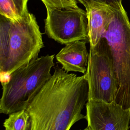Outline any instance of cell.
Here are the masks:
<instances>
[{
  "instance_id": "cell-11",
  "label": "cell",
  "mask_w": 130,
  "mask_h": 130,
  "mask_svg": "<svg viewBox=\"0 0 130 130\" xmlns=\"http://www.w3.org/2000/svg\"><path fill=\"white\" fill-rule=\"evenodd\" d=\"M1 15L12 20H16L21 17L18 14L13 0H0Z\"/></svg>"
},
{
  "instance_id": "cell-4",
  "label": "cell",
  "mask_w": 130,
  "mask_h": 130,
  "mask_svg": "<svg viewBox=\"0 0 130 130\" xmlns=\"http://www.w3.org/2000/svg\"><path fill=\"white\" fill-rule=\"evenodd\" d=\"M109 48L117 76L115 102L130 109V22L122 6L114 8L108 27L103 35Z\"/></svg>"
},
{
  "instance_id": "cell-3",
  "label": "cell",
  "mask_w": 130,
  "mask_h": 130,
  "mask_svg": "<svg viewBox=\"0 0 130 130\" xmlns=\"http://www.w3.org/2000/svg\"><path fill=\"white\" fill-rule=\"evenodd\" d=\"M54 55L47 54L18 68L2 82L0 112L10 114L26 109L32 99L51 78Z\"/></svg>"
},
{
  "instance_id": "cell-14",
  "label": "cell",
  "mask_w": 130,
  "mask_h": 130,
  "mask_svg": "<svg viewBox=\"0 0 130 130\" xmlns=\"http://www.w3.org/2000/svg\"><path fill=\"white\" fill-rule=\"evenodd\" d=\"M79 3L82 4L83 3L87 1H92L101 4H106L110 6V7L115 8L119 9L121 8L122 6V0H76Z\"/></svg>"
},
{
  "instance_id": "cell-6",
  "label": "cell",
  "mask_w": 130,
  "mask_h": 130,
  "mask_svg": "<svg viewBox=\"0 0 130 130\" xmlns=\"http://www.w3.org/2000/svg\"><path fill=\"white\" fill-rule=\"evenodd\" d=\"M45 34L61 44L83 40L88 42L86 12L77 8H55L45 5Z\"/></svg>"
},
{
  "instance_id": "cell-2",
  "label": "cell",
  "mask_w": 130,
  "mask_h": 130,
  "mask_svg": "<svg viewBox=\"0 0 130 130\" xmlns=\"http://www.w3.org/2000/svg\"><path fill=\"white\" fill-rule=\"evenodd\" d=\"M36 17L28 12L16 20L1 15L0 71L9 76L37 59L44 47Z\"/></svg>"
},
{
  "instance_id": "cell-13",
  "label": "cell",
  "mask_w": 130,
  "mask_h": 130,
  "mask_svg": "<svg viewBox=\"0 0 130 130\" xmlns=\"http://www.w3.org/2000/svg\"><path fill=\"white\" fill-rule=\"evenodd\" d=\"M16 9L20 17L26 15L28 12L27 4L28 0H13Z\"/></svg>"
},
{
  "instance_id": "cell-10",
  "label": "cell",
  "mask_w": 130,
  "mask_h": 130,
  "mask_svg": "<svg viewBox=\"0 0 130 130\" xmlns=\"http://www.w3.org/2000/svg\"><path fill=\"white\" fill-rule=\"evenodd\" d=\"M5 130H29L30 117L26 109L9 114L4 123Z\"/></svg>"
},
{
  "instance_id": "cell-8",
  "label": "cell",
  "mask_w": 130,
  "mask_h": 130,
  "mask_svg": "<svg viewBox=\"0 0 130 130\" xmlns=\"http://www.w3.org/2000/svg\"><path fill=\"white\" fill-rule=\"evenodd\" d=\"M86 9L88 21V37L90 46H95L107 30L113 17L114 8L92 1L82 3Z\"/></svg>"
},
{
  "instance_id": "cell-12",
  "label": "cell",
  "mask_w": 130,
  "mask_h": 130,
  "mask_svg": "<svg viewBox=\"0 0 130 130\" xmlns=\"http://www.w3.org/2000/svg\"><path fill=\"white\" fill-rule=\"evenodd\" d=\"M45 5L55 8H77L76 0H41Z\"/></svg>"
},
{
  "instance_id": "cell-15",
  "label": "cell",
  "mask_w": 130,
  "mask_h": 130,
  "mask_svg": "<svg viewBox=\"0 0 130 130\" xmlns=\"http://www.w3.org/2000/svg\"><path fill=\"white\" fill-rule=\"evenodd\" d=\"M80 130H81V129H80ZM82 130H91V129L89 127H88V126H87L86 128H85L84 129H82Z\"/></svg>"
},
{
  "instance_id": "cell-1",
  "label": "cell",
  "mask_w": 130,
  "mask_h": 130,
  "mask_svg": "<svg viewBox=\"0 0 130 130\" xmlns=\"http://www.w3.org/2000/svg\"><path fill=\"white\" fill-rule=\"evenodd\" d=\"M51 78L28 104L29 130H70L85 119L81 112L88 100V85L84 75L65 71L57 65Z\"/></svg>"
},
{
  "instance_id": "cell-9",
  "label": "cell",
  "mask_w": 130,
  "mask_h": 130,
  "mask_svg": "<svg viewBox=\"0 0 130 130\" xmlns=\"http://www.w3.org/2000/svg\"><path fill=\"white\" fill-rule=\"evenodd\" d=\"M86 43L83 40L69 43L56 54V59L63 70L67 72L86 73L89 58Z\"/></svg>"
},
{
  "instance_id": "cell-7",
  "label": "cell",
  "mask_w": 130,
  "mask_h": 130,
  "mask_svg": "<svg viewBox=\"0 0 130 130\" xmlns=\"http://www.w3.org/2000/svg\"><path fill=\"white\" fill-rule=\"evenodd\" d=\"M86 110L87 126L91 130H128L130 109L115 102L88 100Z\"/></svg>"
},
{
  "instance_id": "cell-5",
  "label": "cell",
  "mask_w": 130,
  "mask_h": 130,
  "mask_svg": "<svg viewBox=\"0 0 130 130\" xmlns=\"http://www.w3.org/2000/svg\"><path fill=\"white\" fill-rule=\"evenodd\" d=\"M84 75L88 85V100L115 102L117 79L111 54L104 38L95 46H90L87 70Z\"/></svg>"
}]
</instances>
